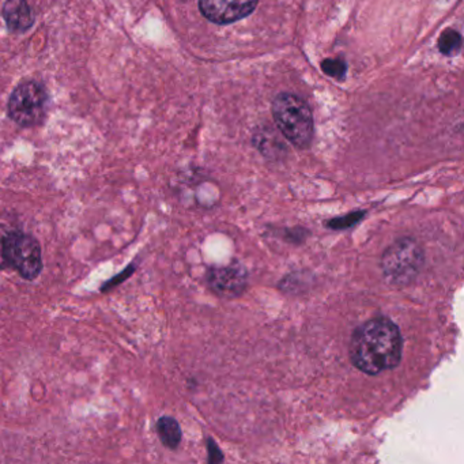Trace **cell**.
<instances>
[{
    "label": "cell",
    "instance_id": "3957f363",
    "mask_svg": "<svg viewBox=\"0 0 464 464\" xmlns=\"http://www.w3.org/2000/svg\"><path fill=\"white\" fill-rule=\"evenodd\" d=\"M273 116L282 134L295 148H309L314 140V116L304 100L295 94H279L273 102Z\"/></svg>",
    "mask_w": 464,
    "mask_h": 464
},
{
    "label": "cell",
    "instance_id": "6da1fadb",
    "mask_svg": "<svg viewBox=\"0 0 464 464\" xmlns=\"http://www.w3.org/2000/svg\"><path fill=\"white\" fill-rule=\"evenodd\" d=\"M403 339L395 323L374 317L355 328L350 342V360L362 373L376 376L401 363Z\"/></svg>",
    "mask_w": 464,
    "mask_h": 464
},
{
    "label": "cell",
    "instance_id": "30bf717a",
    "mask_svg": "<svg viewBox=\"0 0 464 464\" xmlns=\"http://www.w3.org/2000/svg\"><path fill=\"white\" fill-rule=\"evenodd\" d=\"M437 45H439V51L442 55L455 56L461 50V36L458 32L447 29V31L442 32Z\"/></svg>",
    "mask_w": 464,
    "mask_h": 464
},
{
    "label": "cell",
    "instance_id": "52a82bcc",
    "mask_svg": "<svg viewBox=\"0 0 464 464\" xmlns=\"http://www.w3.org/2000/svg\"><path fill=\"white\" fill-rule=\"evenodd\" d=\"M208 282L211 290L222 298H235L243 295L248 285V274L238 263L208 271Z\"/></svg>",
    "mask_w": 464,
    "mask_h": 464
},
{
    "label": "cell",
    "instance_id": "7c38bea8",
    "mask_svg": "<svg viewBox=\"0 0 464 464\" xmlns=\"http://www.w3.org/2000/svg\"><path fill=\"white\" fill-rule=\"evenodd\" d=\"M322 70L328 77L342 80L346 75V63L342 59H325L322 63Z\"/></svg>",
    "mask_w": 464,
    "mask_h": 464
},
{
    "label": "cell",
    "instance_id": "8992f818",
    "mask_svg": "<svg viewBox=\"0 0 464 464\" xmlns=\"http://www.w3.org/2000/svg\"><path fill=\"white\" fill-rule=\"evenodd\" d=\"M257 0H199L203 17L217 25H229L255 12Z\"/></svg>",
    "mask_w": 464,
    "mask_h": 464
},
{
    "label": "cell",
    "instance_id": "8fae6325",
    "mask_svg": "<svg viewBox=\"0 0 464 464\" xmlns=\"http://www.w3.org/2000/svg\"><path fill=\"white\" fill-rule=\"evenodd\" d=\"M365 211H357V213H352L346 217H339V218H334L328 221L327 227L335 230L349 229V227L358 224V222L365 217Z\"/></svg>",
    "mask_w": 464,
    "mask_h": 464
},
{
    "label": "cell",
    "instance_id": "7a4b0ae2",
    "mask_svg": "<svg viewBox=\"0 0 464 464\" xmlns=\"http://www.w3.org/2000/svg\"><path fill=\"white\" fill-rule=\"evenodd\" d=\"M425 252L414 238L403 237L391 244L382 256L380 267L390 286H409L422 271Z\"/></svg>",
    "mask_w": 464,
    "mask_h": 464
},
{
    "label": "cell",
    "instance_id": "4fadbf2b",
    "mask_svg": "<svg viewBox=\"0 0 464 464\" xmlns=\"http://www.w3.org/2000/svg\"><path fill=\"white\" fill-rule=\"evenodd\" d=\"M222 460H224V455H222L221 450L217 447L216 441L208 440V461H210V463H219V461Z\"/></svg>",
    "mask_w": 464,
    "mask_h": 464
},
{
    "label": "cell",
    "instance_id": "5b68a950",
    "mask_svg": "<svg viewBox=\"0 0 464 464\" xmlns=\"http://www.w3.org/2000/svg\"><path fill=\"white\" fill-rule=\"evenodd\" d=\"M48 96L44 86L36 81L21 83L13 92L9 102V115L18 126H39L47 113Z\"/></svg>",
    "mask_w": 464,
    "mask_h": 464
},
{
    "label": "cell",
    "instance_id": "277c9868",
    "mask_svg": "<svg viewBox=\"0 0 464 464\" xmlns=\"http://www.w3.org/2000/svg\"><path fill=\"white\" fill-rule=\"evenodd\" d=\"M2 256L7 265L25 279H34L43 270L42 248L36 238L20 230H12L0 238Z\"/></svg>",
    "mask_w": 464,
    "mask_h": 464
},
{
    "label": "cell",
    "instance_id": "ba28073f",
    "mask_svg": "<svg viewBox=\"0 0 464 464\" xmlns=\"http://www.w3.org/2000/svg\"><path fill=\"white\" fill-rule=\"evenodd\" d=\"M2 17L13 34H25L34 24L28 0H6L2 9Z\"/></svg>",
    "mask_w": 464,
    "mask_h": 464
},
{
    "label": "cell",
    "instance_id": "9c48e42d",
    "mask_svg": "<svg viewBox=\"0 0 464 464\" xmlns=\"http://www.w3.org/2000/svg\"><path fill=\"white\" fill-rule=\"evenodd\" d=\"M157 431H159L160 439H161L165 447L176 450L180 445L183 434H181L180 425L175 418H160L159 422H157Z\"/></svg>",
    "mask_w": 464,
    "mask_h": 464
}]
</instances>
